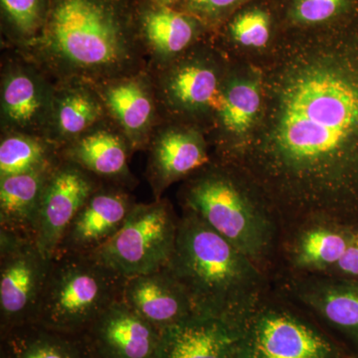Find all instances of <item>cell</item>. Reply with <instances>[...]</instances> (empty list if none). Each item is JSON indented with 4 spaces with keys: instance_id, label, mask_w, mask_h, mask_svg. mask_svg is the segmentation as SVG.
<instances>
[{
    "instance_id": "52a82bcc",
    "label": "cell",
    "mask_w": 358,
    "mask_h": 358,
    "mask_svg": "<svg viewBox=\"0 0 358 358\" xmlns=\"http://www.w3.org/2000/svg\"><path fill=\"white\" fill-rule=\"evenodd\" d=\"M178 224L166 199L136 203L121 229L91 256L124 278L155 272L173 256Z\"/></svg>"
},
{
    "instance_id": "7a4b0ae2",
    "label": "cell",
    "mask_w": 358,
    "mask_h": 358,
    "mask_svg": "<svg viewBox=\"0 0 358 358\" xmlns=\"http://www.w3.org/2000/svg\"><path fill=\"white\" fill-rule=\"evenodd\" d=\"M138 0H51L39 34L13 49L55 83H102L148 69L136 27Z\"/></svg>"
},
{
    "instance_id": "5b68a950",
    "label": "cell",
    "mask_w": 358,
    "mask_h": 358,
    "mask_svg": "<svg viewBox=\"0 0 358 358\" xmlns=\"http://www.w3.org/2000/svg\"><path fill=\"white\" fill-rule=\"evenodd\" d=\"M127 278L91 255L57 253L48 275L34 322L69 334H85L115 301L122 300Z\"/></svg>"
},
{
    "instance_id": "277c9868",
    "label": "cell",
    "mask_w": 358,
    "mask_h": 358,
    "mask_svg": "<svg viewBox=\"0 0 358 358\" xmlns=\"http://www.w3.org/2000/svg\"><path fill=\"white\" fill-rule=\"evenodd\" d=\"M183 181L182 212L201 219L272 280L282 220L255 181L240 167L216 159Z\"/></svg>"
},
{
    "instance_id": "ac0fdd59",
    "label": "cell",
    "mask_w": 358,
    "mask_h": 358,
    "mask_svg": "<svg viewBox=\"0 0 358 358\" xmlns=\"http://www.w3.org/2000/svg\"><path fill=\"white\" fill-rule=\"evenodd\" d=\"M133 154L129 141L109 117L59 150L61 159L77 164L103 183L131 192L138 185L129 166Z\"/></svg>"
},
{
    "instance_id": "cb8c5ba5",
    "label": "cell",
    "mask_w": 358,
    "mask_h": 358,
    "mask_svg": "<svg viewBox=\"0 0 358 358\" xmlns=\"http://www.w3.org/2000/svg\"><path fill=\"white\" fill-rule=\"evenodd\" d=\"M0 358H95L84 334L21 324L0 334Z\"/></svg>"
},
{
    "instance_id": "d6a6232c",
    "label": "cell",
    "mask_w": 358,
    "mask_h": 358,
    "mask_svg": "<svg viewBox=\"0 0 358 358\" xmlns=\"http://www.w3.org/2000/svg\"><path fill=\"white\" fill-rule=\"evenodd\" d=\"M343 358H357V357H343Z\"/></svg>"
},
{
    "instance_id": "6da1fadb",
    "label": "cell",
    "mask_w": 358,
    "mask_h": 358,
    "mask_svg": "<svg viewBox=\"0 0 358 358\" xmlns=\"http://www.w3.org/2000/svg\"><path fill=\"white\" fill-rule=\"evenodd\" d=\"M255 126L216 157L248 174L282 223L358 215V14L282 31Z\"/></svg>"
},
{
    "instance_id": "7402d4cb",
    "label": "cell",
    "mask_w": 358,
    "mask_h": 358,
    "mask_svg": "<svg viewBox=\"0 0 358 358\" xmlns=\"http://www.w3.org/2000/svg\"><path fill=\"white\" fill-rule=\"evenodd\" d=\"M107 117L94 85L79 80L57 82L45 138L60 150Z\"/></svg>"
},
{
    "instance_id": "9a60e30c",
    "label": "cell",
    "mask_w": 358,
    "mask_h": 358,
    "mask_svg": "<svg viewBox=\"0 0 358 358\" xmlns=\"http://www.w3.org/2000/svg\"><path fill=\"white\" fill-rule=\"evenodd\" d=\"M94 87L108 117L121 129L133 152L147 150L155 129L164 121L148 70L114 78Z\"/></svg>"
},
{
    "instance_id": "8992f818",
    "label": "cell",
    "mask_w": 358,
    "mask_h": 358,
    "mask_svg": "<svg viewBox=\"0 0 358 358\" xmlns=\"http://www.w3.org/2000/svg\"><path fill=\"white\" fill-rule=\"evenodd\" d=\"M236 327L235 358L348 357L310 313L274 285Z\"/></svg>"
},
{
    "instance_id": "83f0119b",
    "label": "cell",
    "mask_w": 358,
    "mask_h": 358,
    "mask_svg": "<svg viewBox=\"0 0 358 358\" xmlns=\"http://www.w3.org/2000/svg\"><path fill=\"white\" fill-rule=\"evenodd\" d=\"M59 157L57 145L43 136L1 133L0 178L44 169Z\"/></svg>"
},
{
    "instance_id": "484cf974",
    "label": "cell",
    "mask_w": 358,
    "mask_h": 358,
    "mask_svg": "<svg viewBox=\"0 0 358 358\" xmlns=\"http://www.w3.org/2000/svg\"><path fill=\"white\" fill-rule=\"evenodd\" d=\"M282 31L271 0H250L231 14L211 34L246 48L267 47L274 32Z\"/></svg>"
},
{
    "instance_id": "ffe728a7",
    "label": "cell",
    "mask_w": 358,
    "mask_h": 358,
    "mask_svg": "<svg viewBox=\"0 0 358 358\" xmlns=\"http://www.w3.org/2000/svg\"><path fill=\"white\" fill-rule=\"evenodd\" d=\"M122 300L160 331L195 315L185 289L166 267L127 278Z\"/></svg>"
},
{
    "instance_id": "2e32d148",
    "label": "cell",
    "mask_w": 358,
    "mask_h": 358,
    "mask_svg": "<svg viewBox=\"0 0 358 358\" xmlns=\"http://www.w3.org/2000/svg\"><path fill=\"white\" fill-rule=\"evenodd\" d=\"M136 17L148 68L171 62L212 33L199 18L182 9L150 0L136 1Z\"/></svg>"
},
{
    "instance_id": "d6986e66",
    "label": "cell",
    "mask_w": 358,
    "mask_h": 358,
    "mask_svg": "<svg viewBox=\"0 0 358 358\" xmlns=\"http://www.w3.org/2000/svg\"><path fill=\"white\" fill-rule=\"evenodd\" d=\"M162 333L120 300L84 334L95 358H155Z\"/></svg>"
},
{
    "instance_id": "1f68e13d",
    "label": "cell",
    "mask_w": 358,
    "mask_h": 358,
    "mask_svg": "<svg viewBox=\"0 0 358 358\" xmlns=\"http://www.w3.org/2000/svg\"><path fill=\"white\" fill-rule=\"evenodd\" d=\"M155 3L162 4V6L174 7V8L180 9L181 0H150Z\"/></svg>"
},
{
    "instance_id": "4fadbf2b",
    "label": "cell",
    "mask_w": 358,
    "mask_h": 358,
    "mask_svg": "<svg viewBox=\"0 0 358 358\" xmlns=\"http://www.w3.org/2000/svg\"><path fill=\"white\" fill-rule=\"evenodd\" d=\"M103 183L77 164L59 157L45 185L35 236L45 256L51 258L56 253L68 226Z\"/></svg>"
},
{
    "instance_id": "4dcf8cb0",
    "label": "cell",
    "mask_w": 358,
    "mask_h": 358,
    "mask_svg": "<svg viewBox=\"0 0 358 358\" xmlns=\"http://www.w3.org/2000/svg\"><path fill=\"white\" fill-rule=\"evenodd\" d=\"M324 275L334 279L358 281V217L353 224L352 238L345 254L338 263Z\"/></svg>"
},
{
    "instance_id": "44dd1931",
    "label": "cell",
    "mask_w": 358,
    "mask_h": 358,
    "mask_svg": "<svg viewBox=\"0 0 358 358\" xmlns=\"http://www.w3.org/2000/svg\"><path fill=\"white\" fill-rule=\"evenodd\" d=\"M236 326L193 315L164 329L155 358H235Z\"/></svg>"
},
{
    "instance_id": "30bf717a",
    "label": "cell",
    "mask_w": 358,
    "mask_h": 358,
    "mask_svg": "<svg viewBox=\"0 0 358 358\" xmlns=\"http://www.w3.org/2000/svg\"><path fill=\"white\" fill-rule=\"evenodd\" d=\"M50 260L31 238L0 229V334L34 322Z\"/></svg>"
},
{
    "instance_id": "4316f807",
    "label": "cell",
    "mask_w": 358,
    "mask_h": 358,
    "mask_svg": "<svg viewBox=\"0 0 358 358\" xmlns=\"http://www.w3.org/2000/svg\"><path fill=\"white\" fill-rule=\"evenodd\" d=\"M282 31L326 27L358 14V0H271Z\"/></svg>"
},
{
    "instance_id": "d4e9b609",
    "label": "cell",
    "mask_w": 358,
    "mask_h": 358,
    "mask_svg": "<svg viewBox=\"0 0 358 358\" xmlns=\"http://www.w3.org/2000/svg\"><path fill=\"white\" fill-rule=\"evenodd\" d=\"M261 109L262 92L260 83L243 80L223 82L220 105L213 117L218 128L226 136L219 141L216 155L251 131L260 115Z\"/></svg>"
},
{
    "instance_id": "3957f363",
    "label": "cell",
    "mask_w": 358,
    "mask_h": 358,
    "mask_svg": "<svg viewBox=\"0 0 358 358\" xmlns=\"http://www.w3.org/2000/svg\"><path fill=\"white\" fill-rule=\"evenodd\" d=\"M166 268L189 296L195 315L236 326L272 287V280L234 245L189 212L179 216Z\"/></svg>"
},
{
    "instance_id": "9c48e42d",
    "label": "cell",
    "mask_w": 358,
    "mask_h": 358,
    "mask_svg": "<svg viewBox=\"0 0 358 358\" xmlns=\"http://www.w3.org/2000/svg\"><path fill=\"white\" fill-rule=\"evenodd\" d=\"M357 216L315 214L282 223L272 281L296 275H324L345 254Z\"/></svg>"
},
{
    "instance_id": "ba28073f",
    "label": "cell",
    "mask_w": 358,
    "mask_h": 358,
    "mask_svg": "<svg viewBox=\"0 0 358 358\" xmlns=\"http://www.w3.org/2000/svg\"><path fill=\"white\" fill-rule=\"evenodd\" d=\"M201 43L166 64L148 68L164 121L197 127V122L215 114L220 105V67L212 49Z\"/></svg>"
},
{
    "instance_id": "f546056e",
    "label": "cell",
    "mask_w": 358,
    "mask_h": 358,
    "mask_svg": "<svg viewBox=\"0 0 358 358\" xmlns=\"http://www.w3.org/2000/svg\"><path fill=\"white\" fill-rule=\"evenodd\" d=\"M250 0H181L180 9L203 22L211 32Z\"/></svg>"
},
{
    "instance_id": "8fae6325",
    "label": "cell",
    "mask_w": 358,
    "mask_h": 358,
    "mask_svg": "<svg viewBox=\"0 0 358 358\" xmlns=\"http://www.w3.org/2000/svg\"><path fill=\"white\" fill-rule=\"evenodd\" d=\"M55 82L13 49H6L0 75L1 133L43 136L50 115Z\"/></svg>"
},
{
    "instance_id": "f1b7e54d",
    "label": "cell",
    "mask_w": 358,
    "mask_h": 358,
    "mask_svg": "<svg viewBox=\"0 0 358 358\" xmlns=\"http://www.w3.org/2000/svg\"><path fill=\"white\" fill-rule=\"evenodd\" d=\"M51 0H0L2 46L16 48L34 39L48 18Z\"/></svg>"
},
{
    "instance_id": "5bb4252c",
    "label": "cell",
    "mask_w": 358,
    "mask_h": 358,
    "mask_svg": "<svg viewBox=\"0 0 358 358\" xmlns=\"http://www.w3.org/2000/svg\"><path fill=\"white\" fill-rule=\"evenodd\" d=\"M147 152L145 178L155 199H162L169 186L185 180L212 160L199 127L174 121L160 122Z\"/></svg>"
},
{
    "instance_id": "7c38bea8",
    "label": "cell",
    "mask_w": 358,
    "mask_h": 358,
    "mask_svg": "<svg viewBox=\"0 0 358 358\" xmlns=\"http://www.w3.org/2000/svg\"><path fill=\"white\" fill-rule=\"evenodd\" d=\"M272 282L324 329L358 348V281L296 275L277 278Z\"/></svg>"
},
{
    "instance_id": "603a6c76",
    "label": "cell",
    "mask_w": 358,
    "mask_h": 358,
    "mask_svg": "<svg viewBox=\"0 0 358 358\" xmlns=\"http://www.w3.org/2000/svg\"><path fill=\"white\" fill-rule=\"evenodd\" d=\"M55 164L0 178V229L35 241L42 194Z\"/></svg>"
},
{
    "instance_id": "e0dca14e",
    "label": "cell",
    "mask_w": 358,
    "mask_h": 358,
    "mask_svg": "<svg viewBox=\"0 0 358 358\" xmlns=\"http://www.w3.org/2000/svg\"><path fill=\"white\" fill-rule=\"evenodd\" d=\"M136 203L131 190L103 183L68 226L56 253L91 255L121 229Z\"/></svg>"
}]
</instances>
